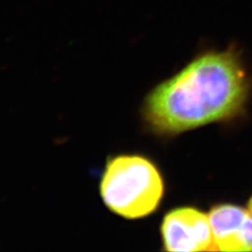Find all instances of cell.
<instances>
[{
    "instance_id": "cell-5",
    "label": "cell",
    "mask_w": 252,
    "mask_h": 252,
    "mask_svg": "<svg viewBox=\"0 0 252 252\" xmlns=\"http://www.w3.org/2000/svg\"><path fill=\"white\" fill-rule=\"evenodd\" d=\"M248 207H249V211L252 214V198L250 199V201L248 203Z\"/></svg>"
},
{
    "instance_id": "cell-1",
    "label": "cell",
    "mask_w": 252,
    "mask_h": 252,
    "mask_svg": "<svg viewBox=\"0 0 252 252\" xmlns=\"http://www.w3.org/2000/svg\"><path fill=\"white\" fill-rule=\"evenodd\" d=\"M249 89L235 52H208L153 90L144 102L143 119L162 135L225 121L242 112Z\"/></svg>"
},
{
    "instance_id": "cell-3",
    "label": "cell",
    "mask_w": 252,
    "mask_h": 252,
    "mask_svg": "<svg viewBox=\"0 0 252 252\" xmlns=\"http://www.w3.org/2000/svg\"><path fill=\"white\" fill-rule=\"evenodd\" d=\"M161 232L167 251H217L209 217L195 208L183 207L168 212Z\"/></svg>"
},
{
    "instance_id": "cell-4",
    "label": "cell",
    "mask_w": 252,
    "mask_h": 252,
    "mask_svg": "<svg viewBox=\"0 0 252 252\" xmlns=\"http://www.w3.org/2000/svg\"><path fill=\"white\" fill-rule=\"evenodd\" d=\"M217 251H252V214L233 205H219L209 214Z\"/></svg>"
},
{
    "instance_id": "cell-2",
    "label": "cell",
    "mask_w": 252,
    "mask_h": 252,
    "mask_svg": "<svg viewBox=\"0 0 252 252\" xmlns=\"http://www.w3.org/2000/svg\"><path fill=\"white\" fill-rule=\"evenodd\" d=\"M99 191L107 209L124 219L136 220L151 215L159 206L164 184L159 170L146 158L119 155L106 161Z\"/></svg>"
}]
</instances>
